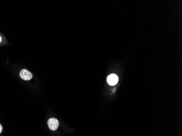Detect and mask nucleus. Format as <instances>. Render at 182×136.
Wrapping results in <instances>:
<instances>
[{
  "instance_id": "obj_1",
  "label": "nucleus",
  "mask_w": 182,
  "mask_h": 136,
  "mask_svg": "<svg viewBox=\"0 0 182 136\" xmlns=\"http://www.w3.org/2000/svg\"><path fill=\"white\" fill-rule=\"evenodd\" d=\"M47 124L51 130L55 131L58 128L59 122L58 120L56 118H50L47 121Z\"/></svg>"
},
{
  "instance_id": "obj_2",
  "label": "nucleus",
  "mask_w": 182,
  "mask_h": 136,
  "mask_svg": "<svg viewBox=\"0 0 182 136\" xmlns=\"http://www.w3.org/2000/svg\"><path fill=\"white\" fill-rule=\"evenodd\" d=\"M20 76L22 79L28 81L32 78V74L26 69H22L20 72Z\"/></svg>"
},
{
  "instance_id": "obj_3",
  "label": "nucleus",
  "mask_w": 182,
  "mask_h": 136,
  "mask_svg": "<svg viewBox=\"0 0 182 136\" xmlns=\"http://www.w3.org/2000/svg\"><path fill=\"white\" fill-rule=\"evenodd\" d=\"M107 82L110 86H115L119 82V77L116 74H111L107 77Z\"/></svg>"
},
{
  "instance_id": "obj_4",
  "label": "nucleus",
  "mask_w": 182,
  "mask_h": 136,
  "mask_svg": "<svg viewBox=\"0 0 182 136\" xmlns=\"http://www.w3.org/2000/svg\"><path fill=\"white\" fill-rule=\"evenodd\" d=\"M2 130H3V128H2V125L0 124V133H1V132L2 131Z\"/></svg>"
},
{
  "instance_id": "obj_5",
  "label": "nucleus",
  "mask_w": 182,
  "mask_h": 136,
  "mask_svg": "<svg viewBox=\"0 0 182 136\" xmlns=\"http://www.w3.org/2000/svg\"><path fill=\"white\" fill-rule=\"evenodd\" d=\"M1 37H0V42H1Z\"/></svg>"
}]
</instances>
